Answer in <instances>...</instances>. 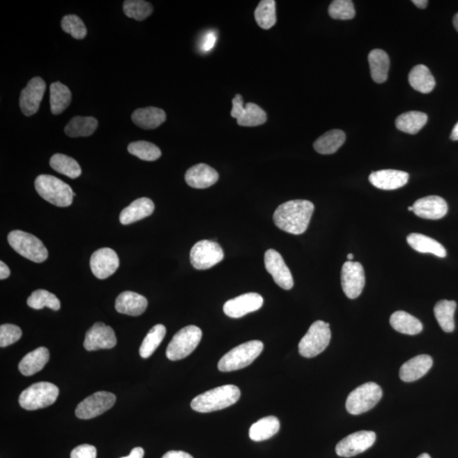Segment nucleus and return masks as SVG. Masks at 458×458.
<instances>
[{"instance_id": "1", "label": "nucleus", "mask_w": 458, "mask_h": 458, "mask_svg": "<svg viewBox=\"0 0 458 458\" xmlns=\"http://www.w3.org/2000/svg\"><path fill=\"white\" fill-rule=\"evenodd\" d=\"M314 211V205L305 199L282 204L273 215L275 225L284 232L300 236L307 231Z\"/></svg>"}, {"instance_id": "2", "label": "nucleus", "mask_w": 458, "mask_h": 458, "mask_svg": "<svg viewBox=\"0 0 458 458\" xmlns=\"http://www.w3.org/2000/svg\"><path fill=\"white\" fill-rule=\"evenodd\" d=\"M241 395V390L236 386H219L197 395L191 402V409L201 413L215 412L236 404Z\"/></svg>"}, {"instance_id": "3", "label": "nucleus", "mask_w": 458, "mask_h": 458, "mask_svg": "<svg viewBox=\"0 0 458 458\" xmlns=\"http://www.w3.org/2000/svg\"><path fill=\"white\" fill-rule=\"evenodd\" d=\"M35 189L46 201L59 207L72 205L76 195L68 183L51 175L38 176L35 180Z\"/></svg>"}, {"instance_id": "4", "label": "nucleus", "mask_w": 458, "mask_h": 458, "mask_svg": "<svg viewBox=\"0 0 458 458\" xmlns=\"http://www.w3.org/2000/svg\"><path fill=\"white\" fill-rule=\"evenodd\" d=\"M264 344L260 340H252L234 348L218 362L219 371L233 372L248 367L264 351Z\"/></svg>"}, {"instance_id": "5", "label": "nucleus", "mask_w": 458, "mask_h": 458, "mask_svg": "<svg viewBox=\"0 0 458 458\" xmlns=\"http://www.w3.org/2000/svg\"><path fill=\"white\" fill-rule=\"evenodd\" d=\"M58 397L56 386L49 382H38L22 391L19 397V404L29 411L45 409L54 404Z\"/></svg>"}, {"instance_id": "6", "label": "nucleus", "mask_w": 458, "mask_h": 458, "mask_svg": "<svg viewBox=\"0 0 458 458\" xmlns=\"http://www.w3.org/2000/svg\"><path fill=\"white\" fill-rule=\"evenodd\" d=\"M8 241L15 252L26 259L41 264L48 258V250L43 242L24 231H13L8 236Z\"/></svg>"}, {"instance_id": "7", "label": "nucleus", "mask_w": 458, "mask_h": 458, "mask_svg": "<svg viewBox=\"0 0 458 458\" xmlns=\"http://www.w3.org/2000/svg\"><path fill=\"white\" fill-rule=\"evenodd\" d=\"M331 339L330 323L316 321L299 343L300 354L305 358H312L326 349Z\"/></svg>"}, {"instance_id": "8", "label": "nucleus", "mask_w": 458, "mask_h": 458, "mask_svg": "<svg viewBox=\"0 0 458 458\" xmlns=\"http://www.w3.org/2000/svg\"><path fill=\"white\" fill-rule=\"evenodd\" d=\"M202 338L201 328L190 325L180 330L168 344L166 355L171 361H178L190 356Z\"/></svg>"}, {"instance_id": "9", "label": "nucleus", "mask_w": 458, "mask_h": 458, "mask_svg": "<svg viewBox=\"0 0 458 458\" xmlns=\"http://www.w3.org/2000/svg\"><path fill=\"white\" fill-rule=\"evenodd\" d=\"M382 395V389L377 383H363L348 395L346 403L347 412L352 415L369 412L381 400Z\"/></svg>"}, {"instance_id": "10", "label": "nucleus", "mask_w": 458, "mask_h": 458, "mask_svg": "<svg viewBox=\"0 0 458 458\" xmlns=\"http://www.w3.org/2000/svg\"><path fill=\"white\" fill-rule=\"evenodd\" d=\"M224 258V252L218 243L201 241L190 250V262L197 270H206L214 267Z\"/></svg>"}, {"instance_id": "11", "label": "nucleus", "mask_w": 458, "mask_h": 458, "mask_svg": "<svg viewBox=\"0 0 458 458\" xmlns=\"http://www.w3.org/2000/svg\"><path fill=\"white\" fill-rule=\"evenodd\" d=\"M116 395L107 391H99L84 399L77 406L76 416L80 420L100 416L115 405Z\"/></svg>"}, {"instance_id": "12", "label": "nucleus", "mask_w": 458, "mask_h": 458, "mask_svg": "<svg viewBox=\"0 0 458 458\" xmlns=\"http://www.w3.org/2000/svg\"><path fill=\"white\" fill-rule=\"evenodd\" d=\"M343 291L349 299L358 298L365 287V273L362 265L356 261L344 262L342 270Z\"/></svg>"}, {"instance_id": "13", "label": "nucleus", "mask_w": 458, "mask_h": 458, "mask_svg": "<svg viewBox=\"0 0 458 458\" xmlns=\"http://www.w3.org/2000/svg\"><path fill=\"white\" fill-rule=\"evenodd\" d=\"M376 434L373 432H358L344 438L336 445L339 457H351L361 454L374 444Z\"/></svg>"}, {"instance_id": "14", "label": "nucleus", "mask_w": 458, "mask_h": 458, "mask_svg": "<svg viewBox=\"0 0 458 458\" xmlns=\"http://www.w3.org/2000/svg\"><path fill=\"white\" fill-rule=\"evenodd\" d=\"M265 268L271 274L274 282L285 291H289L293 287V280L291 270L275 250L269 249L264 256Z\"/></svg>"}, {"instance_id": "15", "label": "nucleus", "mask_w": 458, "mask_h": 458, "mask_svg": "<svg viewBox=\"0 0 458 458\" xmlns=\"http://www.w3.org/2000/svg\"><path fill=\"white\" fill-rule=\"evenodd\" d=\"M264 300L257 293H246L231 299L223 305V312L229 318L240 319L242 316L259 310Z\"/></svg>"}, {"instance_id": "16", "label": "nucleus", "mask_w": 458, "mask_h": 458, "mask_svg": "<svg viewBox=\"0 0 458 458\" xmlns=\"http://www.w3.org/2000/svg\"><path fill=\"white\" fill-rule=\"evenodd\" d=\"M120 266L119 256L114 250L101 248L90 258V268L98 279L105 280L114 274Z\"/></svg>"}, {"instance_id": "17", "label": "nucleus", "mask_w": 458, "mask_h": 458, "mask_svg": "<svg viewBox=\"0 0 458 458\" xmlns=\"http://www.w3.org/2000/svg\"><path fill=\"white\" fill-rule=\"evenodd\" d=\"M46 89V84L41 77H33L22 90L20 97V107L23 114L31 116L38 112Z\"/></svg>"}, {"instance_id": "18", "label": "nucleus", "mask_w": 458, "mask_h": 458, "mask_svg": "<svg viewBox=\"0 0 458 458\" xmlns=\"http://www.w3.org/2000/svg\"><path fill=\"white\" fill-rule=\"evenodd\" d=\"M116 344V337L112 328L103 323H96L86 333L84 346L89 351L112 349Z\"/></svg>"}, {"instance_id": "19", "label": "nucleus", "mask_w": 458, "mask_h": 458, "mask_svg": "<svg viewBox=\"0 0 458 458\" xmlns=\"http://www.w3.org/2000/svg\"><path fill=\"white\" fill-rule=\"evenodd\" d=\"M416 216L429 220H439L448 213V205L445 199L437 195H429L418 199L413 206Z\"/></svg>"}, {"instance_id": "20", "label": "nucleus", "mask_w": 458, "mask_h": 458, "mask_svg": "<svg viewBox=\"0 0 458 458\" xmlns=\"http://www.w3.org/2000/svg\"><path fill=\"white\" fill-rule=\"evenodd\" d=\"M409 174L398 170H381L372 172L369 181L379 190H394L405 186L409 182Z\"/></svg>"}, {"instance_id": "21", "label": "nucleus", "mask_w": 458, "mask_h": 458, "mask_svg": "<svg viewBox=\"0 0 458 458\" xmlns=\"http://www.w3.org/2000/svg\"><path fill=\"white\" fill-rule=\"evenodd\" d=\"M219 175L214 168L201 163L186 171L185 181L194 189H206L217 182Z\"/></svg>"}, {"instance_id": "22", "label": "nucleus", "mask_w": 458, "mask_h": 458, "mask_svg": "<svg viewBox=\"0 0 458 458\" xmlns=\"http://www.w3.org/2000/svg\"><path fill=\"white\" fill-rule=\"evenodd\" d=\"M433 365V359L429 355H420L409 360L401 367L400 378L404 382H413L424 377Z\"/></svg>"}, {"instance_id": "23", "label": "nucleus", "mask_w": 458, "mask_h": 458, "mask_svg": "<svg viewBox=\"0 0 458 458\" xmlns=\"http://www.w3.org/2000/svg\"><path fill=\"white\" fill-rule=\"evenodd\" d=\"M148 300L146 297L132 291H125L116 300L115 308L119 313L129 316H139L146 312Z\"/></svg>"}, {"instance_id": "24", "label": "nucleus", "mask_w": 458, "mask_h": 458, "mask_svg": "<svg viewBox=\"0 0 458 458\" xmlns=\"http://www.w3.org/2000/svg\"><path fill=\"white\" fill-rule=\"evenodd\" d=\"M154 211L155 204L151 199L146 197L137 199L130 204V206L121 211L120 222L123 225L131 224L150 217Z\"/></svg>"}, {"instance_id": "25", "label": "nucleus", "mask_w": 458, "mask_h": 458, "mask_svg": "<svg viewBox=\"0 0 458 458\" xmlns=\"http://www.w3.org/2000/svg\"><path fill=\"white\" fill-rule=\"evenodd\" d=\"M49 360V350L45 347H39L38 349L27 353L22 359V361L19 363L18 369L23 375H33L44 369Z\"/></svg>"}, {"instance_id": "26", "label": "nucleus", "mask_w": 458, "mask_h": 458, "mask_svg": "<svg viewBox=\"0 0 458 458\" xmlns=\"http://www.w3.org/2000/svg\"><path fill=\"white\" fill-rule=\"evenodd\" d=\"M132 120L141 128L155 129L167 120V115L162 109L148 107L136 109L132 113Z\"/></svg>"}, {"instance_id": "27", "label": "nucleus", "mask_w": 458, "mask_h": 458, "mask_svg": "<svg viewBox=\"0 0 458 458\" xmlns=\"http://www.w3.org/2000/svg\"><path fill=\"white\" fill-rule=\"evenodd\" d=\"M406 241L411 247L418 252L433 254L441 258H444L448 254L441 243L424 234H411L407 236Z\"/></svg>"}, {"instance_id": "28", "label": "nucleus", "mask_w": 458, "mask_h": 458, "mask_svg": "<svg viewBox=\"0 0 458 458\" xmlns=\"http://www.w3.org/2000/svg\"><path fill=\"white\" fill-rule=\"evenodd\" d=\"M371 77L375 83L383 84L388 77L390 58L382 49L372 50L369 54Z\"/></svg>"}, {"instance_id": "29", "label": "nucleus", "mask_w": 458, "mask_h": 458, "mask_svg": "<svg viewBox=\"0 0 458 458\" xmlns=\"http://www.w3.org/2000/svg\"><path fill=\"white\" fill-rule=\"evenodd\" d=\"M391 327L402 334L415 335L422 330V324L420 320L406 312L397 311L390 316Z\"/></svg>"}, {"instance_id": "30", "label": "nucleus", "mask_w": 458, "mask_h": 458, "mask_svg": "<svg viewBox=\"0 0 458 458\" xmlns=\"http://www.w3.org/2000/svg\"><path fill=\"white\" fill-rule=\"evenodd\" d=\"M280 429V422L276 417H266L250 427L249 436L254 441H264L275 436Z\"/></svg>"}, {"instance_id": "31", "label": "nucleus", "mask_w": 458, "mask_h": 458, "mask_svg": "<svg viewBox=\"0 0 458 458\" xmlns=\"http://www.w3.org/2000/svg\"><path fill=\"white\" fill-rule=\"evenodd\" d=\"M409 81L412 88L422 93L432 92L436 87V80L425 65L414 66L409 73Z\"/></svg>"}, {"instance_id": "32", "label": "nucleus", "mask_w": 458, "mask_h": 458, "mask_svg": "<svg viewBox=\"0 0 458 458\" xmlns=\"http://www.w3.org/2000/svg\"><path fill=\"white\" fill-rule=\"evenodd\" d=\"M346 134L342 130L335 129L328 131L315 141V151L322 155L334 154L342 147L346 141Z\"/></svg>"}, {"instance_id": "33", "label": "nucleus", "mask_w": 458, "mask_h": 458, "mask_svg": "<svg viewBox=\"0 0 458 458\" xmlns=\"http://www.w3.org/2000/svg\"><path fill=\"white\" fill-rule=\"evenodd\" d=\"M457 308L456 301L442 300L434 305V313L440 327L446 333H452L455 330L454 314Z\"/></svg>"}, {"instance_id": "34", "label": "nucleus", "mask_w": 458, "mask_h": 458, "mask_svg": "<svg viewBox=\"0 0 458 458\" xmlns=\"http://www.w3.org/2000/svg\"><path fill=\"white\" fill-rule=\"evenodd\" d=\"M428 116L421 112L403 113L395 120V126L402 132L409 135H416L425 126Z\"/></svg>"}, {"instance_id": "35", "label": "nucleus", "mask_w": 458, "mask_h": 458, "mask_svg": "<svg viewBox=\"0 0 458 458\" xmlns=\"http://www.w3.org/2000/svg\"><path fill=\"white\" fill-rule=\"evenodd\" d=\"M72 101V93L68 86L56 82L50 85V109L54 115L61 114Z\"/></svg>"}, {"instance_id": "36", "label": "nucleus", "mask_w": 458, "mask_h": 458, "mask_svg": "<svg viewBox=\"0 0 458 458\" xmlns=\"http://www.w3.org/2000/svg\"><path fill=\"white\" fill-rule=\"evenodd\" d=\"M98 128V121L91 116H75L65 128L66 135L77 138L92 135Z\"/></svg>"}, {"instance_id": "37", "label": "nucleus", "mask_w": 458, "mask_h": 458, "mask_svg": "<svg viewBox=\"0 0 458 458\" xmlns=\"http://www.w3.org/2000/svg\"><path fill=\"white\" fill-rule=\"evenodd\" d=\"M49 164L54 171L70 178H77L82 174L79 164L68 155L63 154L54 155L49 160Z\"/></svg>"}, {"instance_id": "38", "label": "nucleus", "mask_w": 458, "mask_h": 458, "mask_svg": "<svg viewBox=\"0 0 458 458\" xmlns=\"http://www.w3.org/2000/svg\"><path fill=\"white\" fill-rule=\"evenodd\" d=\"M166 327L162 324H158L153 327L144 339L139 348L141 358L146 359L150 358L159 347L166 336Z\"/></svg>"}, {"instance_id": "39", "label": "nucleus", "mask_w": 458, "mask_h": 458, "mask_svg": "<svg viewBox=\"0 0 458 458\" xmlns=\"http://www.w3.org/2000/svg\"><path fill=\"white\" fill-rule=\"evenodd\" d=\"M254 19L261 29H272L277 22L276 2L274 0H262L254 10Z\"/></svg>"}, {"instance_id": "40", "label": "nucleus", "mask_w": 458, "mask_h": 458, "mask_svg": "<svg viewBox=\"0 0 458 458\" xmlns=\"http://www.w3.org/2000/svg\"><path fill=\"white\" fill-rule=\"evenodd\" d=\"M27 305L35 310L49 307L54 311H59L61 308V301L57 296L45 289L35 291L27 299Z\"/></svg>"}, {"instance_id": "41", "label": "nucleus", "mask_w": 458, "mask_h": 458, "mask_svg": "<svg viewBox=\"0 0 458 458\" xmlns=\"http://www.w3.org/2000/svg\"><path fill=\"white\" fill-rule=\"evenodd\" d=\"M128 151L131 155L146 162H154L162 156V151L155 144L147 141H137L129 144Z\"/></svg>"}, {"instance_id": "42", "label": "nucleus", "mask_w": 458, "mask_h": 458, "mask_svg": "<svg viewBox=\"0 0 458 458\" xmlns=\"http://www.w3.org/2000/svg\"><path fill=\"white\" fill-rule=\"evenodd\" d=\"M268 117L266 112L260 107L254 103L245 105V109L237 123L242 127H257L264 124Z\"/></svg>"}, {"instance_id": "43", "label": "nucleus", "mask_w": 458, "mask_h": 458, "mask_svg": "<svg viewBox=\"0 0 458 458\" xmlns=\"http://www.w3.org/2000/svg\"><path fill=\"white\" fill-rule=\"evenodd\" d=\"M123 11L129 18L144 21L152 14L153 7L150 3L143 0H127L123 3Z\"/></svg>"}, {"instance_id": "44", "label": "nucleus", "mask_w": 458, "mask_h": 458, "mask_svg": "<svg viewBox=\"0 0 458 458\" xmlns=\"http://www.w3.org/2000/svg\"><path fill=\"white\" fill-rule=\"evenodd\" d=\"M328 14L335 20H351L355 17L353 2L351 0H335L328 7Z\"/></svg>"}, {"instance_id": "45", "label": "nucleus", "mask_w": 458, "mask_h": 458, "mask_svg": "<svg viewBox=\"0 0 458 458\" xmlns=\"http://www.w3.org/2000/svg\"><path fill=\"white\" fill-rule=\"evenodd\" d=\"M61 27L65 33L76 39H84L88 33L84 22L75 15H66L62 19Z\"/></svg>"}, {"instance_id": "46", "label": "nucleus", "mask_w": 458, "mask_h": 458, "mask_svg": "<svg viewBox=\"0 0 458 458\" xmlns=\"http://www.w3.org/2000/svg\"><path fill=\"white\" fill-rule=\"evenodd\" d=\"M22 335V330L17 325H1L0 326V346L6 347L17 342Z\"/></svg>"}, {"instance_id": "47", "label": "nucleus", "mask_w": 458, "mask_h": 458, "mask_svg": "<svg viewBox=\"0 0 458 458\" xmlns=\"http://www.w3.org/2000/svg\"><path fill=\"white\" fill-rule=\"evenodd\" d=\"M97 450L91 445H81L77 446L70 452V458H96Z\"/></svg>"}, {"instance_id": "48", "label": "nucleus", "mask_w": 458, "mask_h": 458, "mask_svg": "<svg viewBox=\"0 0 458 458\" xmlns=\"http://www.w3.org/2000/svg\"><path fill=\"white\" fill-rule=\"evenodd\" d=\"M217 38V35L215 31H209V32L204 35L201 42V49L203 52H209V51L213 49L215 45H216Z\"/></svg>"}, {"instance_id": "49", "label": "nucleus", "mask_w": 458, "mask_h": 458, "mask_svg": "<svg viewBox=\"0 0 458 458\" xmlns=\"http://www.w3.org/2000/svg\"><path fill=\"white\" fill-rule=\"evenodd\" d=\"M232 103L233 108L232 111H231V116L238 120L242 116L243 113H244L245 109L243 97L241 95H237L234 98Z\"/></svg>"}, {"instance_id": "50", "label": "nucleus", "mask_w": 458, "mask_h": 458, "mask_svg": "<svg viewBox=\"0 0 458 458\" xmlns=\"http://www.w3.org/2000/svg\"><path fill=\"white\" fill-rule=\"evenodd\" d=\"M162 458H194L190 454L182 451L168 452Z\"/></svg>"}, {"instance_id": "51", "label": "nucleus", "mask_w": 458, "mask_h": 458, "mask_svg": "<svg viewBox=\"0 0 458 458\" xmlns=\"http://www.w3.org/2000/svg\"><path fill=\"white\" fill-rule=\"evenodd\" d=\"M10 270L3 261H0V280H3L9 277Z\"/></svg>"}, {"instance_id": "52", "label": "nucleus", "mask_w": 458, "mask_h": 458, "mask_svg": "<svg viewBox=\"0 0 458 458\" xmlns=\"http://www.w3.org/2000/svg\"><path fill=\"white\" fill-rule=\"evenodd\" d=\"M144 455V451L143 448H135L132 450L130 454L128 457H123L121 458H143Z\"/></svg>"}, {"instance_id": "53", "label": "nucleus", "mask_w": 458, "mask_h": 458, "mask_svg": "<svg viewBox=\"0 0 458 458\" xmlns=\"http://www.w3.org/2000/svg\"><path fill=\"white\" fill-rule=\"evenodd\" d=\"M413 3L415 6L420 8V9H425L429 2L426 1V0H413Z\"/></svg>"}, {"instance_id": "54", "label": "nucleus", "mask_w": 458, "mask_h": 458, "mask_svg": "<svg viewBox=\"0 0 458 458\" xmlns=\"http://www.w3.org/2000/svg\"><path fill=\"white\" fill-rule=\"evenodd\" d=\"M451 139L454 141L458 140V121L455 126L453 128V130L451 135Z\"/></svg>"}, {"instance_id": "55", "label": "nucleus", "mask_w": 458, "mask_h": 458, "mask_svg": "<svg viewBox=\"0 0 458 458\" xmlns=\"http://www.w3.org/2000/svg\"><path fill=\"white\" fill-rule=\"evenodd\" d=\"M453 25L455 27L456 30L458 32V13L453 18Z\"/></svg>"}, {"instance_id": "56", "label": "nucleus", "mask_w": 458, "mask_h": 458, "mask_svg": "<svg viewBox=\"0 0 458 458\" xmlns=\"http://www.w3.org/2000/svg\"><path fill=\"white\" fill-rule=\"evenodd\" d=\"M418 458H432V457H430V456L429 455V454H427V453H422V454H421L420 456H418Z\"/></svg>"}, {"instance_id": "57", "label": "nucleus", "mask_w": 458, "mask_h": 458, "mask_svg": "<svg viewBox=\"0 0 458 458\" xmlns=\"http://www.w3.org/2000/svg\"><path fill=\"white\" fill-rule=\"evenodd\" d=\"M347 259H348V261H353V259H354L353 254H348Z\"/></svg>"}, {"instance_id": "58", "label": "nucleus", "mask_w": 458, "mask_h": 458, "mask_svg": "<svg viewBox=\"0 0 458 458\" xmlns=\"http://www.w3.org/2000/svg\"><path fill=\"white\" fill-rule=\"evenodd\" d=\"M409 211H413V206H409V208H407Z\"/></svg>"}]
</instances>
